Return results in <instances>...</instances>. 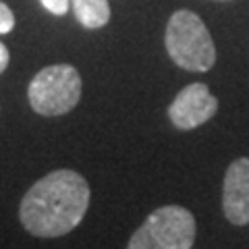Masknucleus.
<instances>
[{
	"label": "nucleus",
	"mask_w": 249,
	"mask_h": 249,
	"mask_svg": "<svg viewBox=\"0 0 249 249\" xmlns=\"http://www.w3.org/2000/svg\"><path fill=\"white\" fill-rule=\"evenodd\" d=\"M89 185L75 170L60 168L29 187L19 206L21 224L34 237L54 239L71 232L89 208Z\"/></svg>",
	"instance_id": "nucleus-1"
},
{
	"label": "nucleus",
	"mask_w": 249,
	"mask_h": 249,
	"mask_svg": "<svg viewBox=\"0 0 249 249\" xmlns=\"http://www.w3.org/2000/svg\"><path fill=\"white\" fill-rule=\"evenodd\" d=\"M164 44L168 56L185 71L206 73L216 62V46L199 15L191 11H177L168 19Z\"/></svg>",
	"instance_id": "nucleus-2"
},
{
	"label": "nucleus",
	"mask_w": 249,
	"mask_h": 249,
	"mask_svg": "<svg viewBox=\"0 0 249 249\" xmlns=\"http://www.w3.org/2000/svg\"><path fill=\"white\" fill-rule=\"evenodd\" d=\"M196 218L183 206H162L143 220L127 249H191Z\"/></svg>",
	"instance_id": "nucleus-3"
},
{
	"label": "nucleus",
	"mask_w": 249,
	"mask_h": 249,
	"mask_svg": "<svg viewBox=\"0 0 249 249\" xmlns=\"http://www.w3.org/2000/svg\"><path fill=\"white\" fill-rule=\"evenodd\" d=\"M29 104L42 116H60L71 112L81 98V75L71 65H50L31 79Z\"/></svg>",
	"instance_id": "nucleus-4"
},
{
	"label": "nucleus",
	"mask_w": 249,
	"mask_h": 249,
	"mask_svg": "<svg viewBox=\"0 0 249 249\" xmlns=\"http://www.w3.org/2000/svg\"><path fill=\"white\" fill-rule=\"evenodd\" d=\"M218 112V100L206 83H191L177 93L168 106V116L177 129L189 131L208 123Z\"/></svg>",
	"instance_id": "nucleus-5"
},
{
	"label": "nucleus",
	"mask_w": 249,
	"mask_h": 249,
	"mask_svg": "<svg viewBox=\"0 0 249 249\" xmlns=\"http://www.w3.org/2000/svg\"><path fill=\"white\" fill-rule=\"evenodd\" d=\"M222 212L237 227L249 224V158H237L222 183Z\"/></svg>",
	"instance_id": "nucleus-6"
},
{
	"label": "nucleus",
	"mask_w": 249,
	"mask_h": 249,
	"mask_svg": "<svg viewBox=\"0 0 249 249\" xmlns=\"http://www.w3.org/2000/svg\"><path fill=\"white\" fill-rule=\"evenodd\" d=\"M77 21L88 29H100L110 21L108 0H71Z\"/></svg>",
	"instance_id": "nucleus-7"
},
{
	"label": "nucleus",
	"mask_w": 249,
	"mask_h": 249,
	"mask_svg": "<svg viewBox=\"0 0 249 249\" xmlns=\"http://www.w3.org/2000/svg\"><path fill=\"white\" fill-rule=\"evenodd\" d=\"M15 27V15L4 2H0V36L11 34Z\"/></svg>",
	"instance_id": "nucleus-8"
},
{
	"label": "nucleus",
	"mask_w": 249,
	"mask_h": 249,
	"mask_svg": "<svg viewBox=\"0 0 249 249\" xmlns=\"http://www.w3.org/2000/svg\"><path fill=\"white\" fill-rule=\"evenodd\" d=\"M40 2L44 4L46 11L56 15V17H62L69 11V6H71V0H40Z\"/></svg>",
	"instance_id": "nucleus-9"
},
{
	"label": "nucleus",
	"mask_w": 249,
	"mask_h": 249,
	"mask_svg": "<svg viewBox=\"0 0 249 249\" xmlns=\"http://www.w3.org/2000/svg\"><path fill=\"white\" fill-rule=\"evenodd\" d=\"M9 58H11V54H9V48L0 42V73L4 71L6 67H9Z\"/></svg>",
	"instance_id": "nucleus-10"
}]
</instances>
